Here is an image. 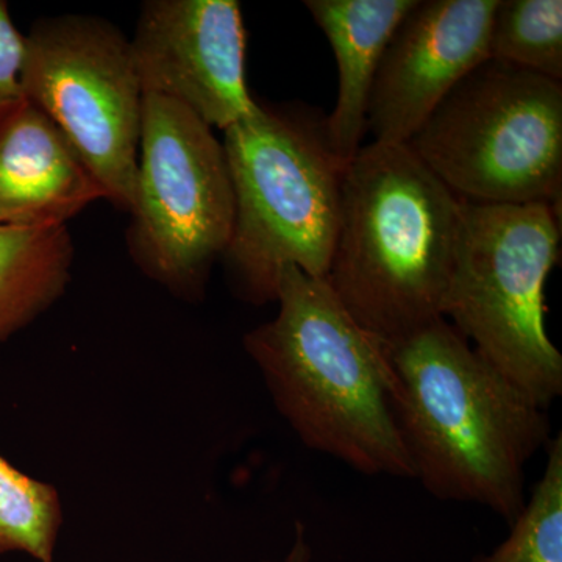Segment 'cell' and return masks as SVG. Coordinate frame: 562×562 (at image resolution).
Here are the masks:
<instances>
[{"instance_id":"6da1fadb","label":"cell","mask_w":562,"mask_h":562,"mask_svg":"<svg viewBox=\"0 0 562 562\" xmlns=\"http://www.w3.org/2000/svg\"><path fill=\"white\" fill-rule=\"evenodd\" d=\"M383 346L414 479L439 501L475 503L512 525L527 502L525 468L552 439L547 409L443 317Z\"/></svg>"},{"instance_id":"7a4b0ae2","label":"cell","mask_w":562,"mask_h":562,"mask_svg":"<svg viewBox=\"0 0 562 562\" xmlns=\"http://www.w3.org/2000/svg\"><path fill=\"white\" fill-rule=\"evenodd\" d=\"M279 312L244 336L273 405L308 449L364 475L414 479L395 416V375L383 342L327 281L281 272Z\"/></svg>"},{"instance_id":"3957f363","label":"cell","mask_w":562,"mask_h":562,"mask_svg":"<svg viewBox=\"0 0 562 562\" xmlns=\"http://www.w3.org/2000/svg\"><path fill=\"white\" fill-rule=\"evenodd\" d=\"M461 203L405 144H366L346 166L324 280L379 341L442 319Z\"/></svg>"},{"instance_id":"277c9868","label":"cell","mask_w":562,"mask_h":562,"mask_svg":"<svg viewBox=\"0 0 562 562\" xmlns=\"http://www.w3.org/2000/svg\"><path fill=\"white\" fill-rule=\"evenodd\" d=\"M222 144L235 192V225L222 258L236 292L255 305L276 302L286 266L324 280L346 172L328 146L325 117L260 103L224 132Z\"/></svg>"},{"instance_id":"5b68a950","label":"cell","mask_w":562,"mask_h":562,"mask_svg":"<svg viewBox=\"0 0 562 562\" xmlns=\"http://www.w3.org/2000/svg\"><path fill=\"white\" fill-rule=\"evenodd\" d=\"M561 214L547 203L462 201L442 317L530 401L562 395V355L547 331L546 286L560 260Z\"/></svg>"},{"instance_id":"8992f818","label":"cell","mask_w":562,"mask_h":562,"mask_svg":"<svg viewBox=\"0 0 562 562\" xmlns=\"http://www.w3.org/2000/svg\"><path fill=\"white\" fill-rule=\"evenodd\" d=\"M405 146L461 201L560 213L562 83L490 58Z\"/></svg>"},{"instance_id":"52a82bcc","label":"cell","mask_w":562,"mask_h":562,"mask_svg":"<svg viewBox=\"0 0 562 562\" xmlns=\"http://www.w3.org/2000/svg\"><path fill=\"white\" fill-rule=\"evenodd\" d=\"M128 214V251L140 271L180 297H202L235 225L231 169L213 128L160 95H144Z\"/></svg>"},{"instance_id":"ba28073f","label":"cell","mask_w":562,"mask_h":562,"mask_svg":"<svg viewBox=\"0 0 562 562\" xmlns=\"http://www.w3.org/2000/svg\"><path fill=\"white\" fill-rule=\"evenodd\" d=\"M22 85L90 169L103 199L131 213L144 110L131 40L101 18H43L25 35Z\"/></svg>"},{"instance_id":"9c48e42d","label":"cell","mask_w":562,"mask_h":562,"mask_svg":"<svg viewBox=\"0 0 562 562\" xmlns=\"http://www.w3.org/2000/svg\"><path fill=\"white\" fill-rule=\"evenodd\" d=\"M144 95L180 103L225 132L257 111L247 87V32L236 0H149L131 38Z\"/></svg>"},{"instance_id":"30bf717a","label":"cell","mask_w":562,"mask_h":562,"mask_svg":"<svg viewBox=\"0 0 562 562\" xmlns=\"http://www.w3.org/2000/svg\"><path fill=\"white\" fill-rule=\"evenodd\" d=\"M498 0H417L391 36L369 99L372 143L406 144L476 66L490 60Z\"/></svg>"},{"instance_id":"8fae6325","label":"cell","mask_w":562,"mask_h":562,"mask_svg":"<svg viewBox=\"0 0 562 562\" xmlns=\"http://www.w3.org/2000/svg\"><path fill=\"white\" fill-rule=\"evenodd\" d=\"M103 192L44 111L24 99L0 113V227L68 225Z\"/></svg>"},{"instance_id":"7c38bea8","label":"cell","mask_w":562,"mask_h":562,"mask_svg":"<svg viewBox=\"0 0 562 562\" xmlns=\"http://www.w3.org/2000/svg\"><path fill=\"white\" fill-rule=\"evenodd\" d=\"M417 0H306L338 63V99L325 117L328 146L344 166L366 136L369 99L384 50Z\"/></svg>"},{"instance_id":"4fadbf2b","label":"cell","mask_w":562,"mask_h":562,"mask_svg":"<svg viewBox=\"0 0 562 562\" xmlns=\"http://www.w3.org/2000/svg\"><path fill=\"white\" fill-rule=\"evenodd\" d=\"M72 262L68 225L0 227V342L65 294Z\"/></svg>"},{"instance_id":"5bb4252c","label":"cell","mask_w":562,"mask_h":562,"mask_svg":"<svg viewBox=\"0 0 562 562\" xmlns=\"http://www.w3.org/2000/svg\"><path fill=\"white\" fill-rule=\"evenodd\" d=\"M490 58L562 83L561 0H498Z\"/></svg>"},{"instance_id":"9a60e30c","label":"cell","mask_w":562,"mask_h":562,"mask_svg":"<svg viewBox=\"0 0 562 562\" xmlns=\"http://www.w3.org/2000/svg\"><path fill=\"white\" fill-rule=\"evenodd\" d=\"M63 522L60 495L0 454V554L22 552L54 562Z\"/></svg>"},{"instance_id":"2e32d148","label":"cell","mask_w":562,"mask_h":562,"mask_svg":"<svg viewBox=\"0 0 562 562\" xmlns=\"http://www.w3.org/2000/svg\"><path fill=\"white\" fill-rule=\"evenodd\" d=\"M547 449L546 471L508 538L475 562H562V435Z\"/></svg>"},{"instance_id":"e0dca14e","label":"cell","mask_w":562,"mask_h":562,"mask_svg":"<svg viewBox=\"0 0 562 562\" xmlns=\"http://www.w3.org/2000/svg\"><path fill=\"white\" fill-rule=\"evenodd\" d=\"M24 63L25 35L11 20L7 2L0 0V113L25 99Z\"/></svg>"},{"instance_id":"ac0fdd59","label":"cell","mask_w":562,"mask_h":562,"mask_svg":"<svg viewBox=\"0 0 562 562\" xmlns=\"http://www.w3.org/2000/svg\"><path fill=\"white\" fill-rule=\"evenodd\" d=\"M281 562H312V547H310L308 541H306L303 525L297 524L294 542H292L290 552H288L286 557H284V560Z\"/></svg>"}]
</instances>
